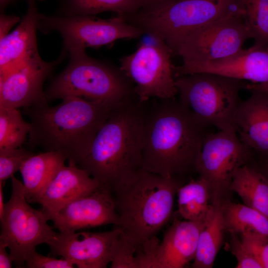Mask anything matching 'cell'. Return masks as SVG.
Masks as SVG:
<instances>
[{"label": "cell", "mask_w": 268, "mask_h": 268, "mask_svg": "<svg viewBox=\"0 0 268 268\" xmlns=\"http://www.w3.org/2000/svg\"><path fill=\"white\" fill-rule=\"evenodd\" d=\"M10 179L11 196L5 203L4 213L0 219V241L9 250L16 266L23 268L27 254L37 245L46 244L56 232L48 224L43 210L30 205L22 183L14 176Z\"/></svg>", "instance_id": "cell-11"}, {"label": "cell", "mask_w": 268, "mask_h": 268, "mask_svg": "<svg viewBox=\"0 0 268 268\" xmlns=\"http://www.w3.org/2000/svg\"><path fill=\"white\" fill-rule=\"evenodd\" d=\"M67 160L64 151H52L33 154L24 162L19 171L28 202L33 203Z\"/></svg>", "instance_id": "cell-21"}, {"label": "cell", "mask_w": 268, "mask_h": 268, "mask_svg": "<svg viewBox=\"0 0 268 268\" xmlns=\"http://www.w3.org/2000/svg\"><path fill=\"white\" fill-rule=\"evenodd\" d=\"M205 222L175 218L161 241L154 236L138 248L134 256L135 268L185 267L195 258Z\"/></svg>", "instance_id": "cell-13"}, {"label": "cell", "mask_w": 268, "mask_h": 268, "mask_svg": "<svg viewBox=\"0 0 268 268\" xmlns=\"http://www.w3.org/2000/svg\"><path fill=\"white\" fill-rule=\"evenodd\" d=\"M27 9L18 26L0 39V76L40 56L36 38L40 13L36 0H27Z\"/></svg>", "instance_id": "cell-20"}, {"label": "cell", "mask_w": 268, "mask_h": 268, "mask_svg": "<svg viewBox=\"0 0 268 268\" xmlns=\"http://www.w3.org/2000/svg\"><path fill=\"white\" fill-rule=\"evenodd\" d=\"M113 107L69 96L55 106L48 103L24 108L30 118L29 144L45 151H62L76 162L85 154Z\"/></svg>", "instance_id": "cell-3"}, {"label": "cell", "mask_w": 268, "mask_h": 268, "mask_svg": "<svg viewBox=\"0 0 268 268\" xmlns=\"http://www.w3.org/2000/svg\"><path fill=\"white\" fill-rule=\"evenodd\" d=\"M254 163L268 179V157L261 159L255 160Z\"/></svg>", "instance_id": "cell-35"}, {"label": "cell", "mask_w": 268, "mask_h": 268, "mask_svg": "<svg viewBox=\"0 0 268 268\" xmlns=\"http://www.w3.org/2000/svg\"><path fill=\"white\" fill-rule=\"evenodd\" d=\"M174 0H144V5L142 8L154 7L164 4Z\"/></svg>", "instance_id": "cell-36"}, {"label": "cell", "mask_w": 268, "mask_h": 268, "mask_svg": "<svg viewBox=\"0 0 268 268\" xmlns=\"http://www.w3.org/2000/svg\"><path fill=\"white\" fill-rule=\"evenodd\" d=\"M67 55L62 50L52 62H46L40 56L0 76V106L24 109L48 103L43 88L44 81Z\"/></svg>", "instance_id": "cell-15"}, {"label": "cell", "mask_w": 268, "mask_h": 268, "mask_svg": "<svg viewBox=\"0 0 268 268\" xmlns=\"http://www.w3.org/2000/svg\"><path fill=\"white\" fill-rule=\"evenodd\" d=\"M239 236L253 253L262 268H268V236L253 233H246Z\"/></svg>", "instance_id": "cell-31"}, {"label": "cell", "mask_w": 268, "mask_h": 268, "mask_svg": "<svg viewBox=\"0 0 268 268\" xmlns=\"http://www.w3.org/2000/svg\"><path fill=\"white\" fill-rule=\"evenodd\" d=\"M180 179L140 169L112 192L123 243L133 253L170 218Z\"/></svg>", "instance_id": "cell-4"}, {"label": "cell", "mask_w": 268, "mask_h": 268, "mask_svg": "<svg viewBox=\"0 0 268 268\" xmlns=\"http://www.w3.org/2000/svg\"><path fill=\"white\" fill-rule=\"evenodd\" d=\"M144 103L114 108L76 164L112 193L141 168Z\"/></svg>", "instance_id": "cell-2"}, {"label": "cell", "mask_w": 268, "mask_h": 268, "mask_svg": "<svg viewBox=\"0 0 268 268\" xmlns=\"http://www.w3.org/2000/svg\"><path fill=\"white\" fill-rule=\"evenodd\" d=\"M4 182H0V219L2 217L5 207V203L4 202L3 193V187Z\"/></svg>", "instance_id": "cell-38"}, {"label": "cell", "mask_w": 268, "mask_h": 268, "mask_svg": "<svg viewBox=\"0 0 268 268\" xmlns=\"http://www.w3.org/2000/svg\"><path fill=\"white\" fill-rule=\"evenodd\" d=\"M146 34L147 40L140 43L135 52L120 59L119 67L134 83L139 102L175 98L177 89L172 52L163 40Z\"/></svg>", "instance_id": "cell-9"}, {"label": "cell", "mask_w": 268, "mask_h": 268, "mask_svg": "<svg viewBox=\"0 0 268 268\" xmlns=\"http://www.w3.org/2000/svg\"><path fill=\"white\" fill-rule=\"evenodd\" d=\"M226 232L239 235L253 233L268 236V217L244 204L229 200L221 205Z\"/></svg>", "instance_id": "cell-26"}, {"label": "cell", "mask_w": 268, "mask_h": 268, "mask_svg": "<svg viewBox=\"0 0 268 268\" xmlns=\"http://www.w3.org/2000/svg\"><path fill=\"white\" fill-rule=\"evenodd\" d=\"M56 14L64 16L94 15L112 11L118 14L134 13L144 5V0H56Z\"/></svg>", "instance_id": "cell-25"}, {"label": "cell", "mask_w": 268, "mask_h": 268, "mask_svg": "<svg viewBox=\"0 0 268 268\" xmlns=\"http://www.w3.org/2000/svg\"><path fill=\"white\" fill-rule=\"evenodd\" d=\"M19 17L7 15L3 12L0 14V39L9 33V31L17 23L20 21Z\"/></svg>", "instance_id": "cell-33"}, {"label": "cell", "mask_w": 268, "mask_h": 268, "mask_svg": "<svg viewBox=\"0 0 268 268\" xmlns=\"http://www.w3.org/2000/svg\"><path fill=\"white\" fill-rule=\"evenodd\" d=\"M251 38L243 12L238 7L189 34L179 44L175 55L182 58L183 64L215 62L239 52Z\"/></svg>", "instance_id": "cell-12"}, {"label": "cell", "mask_w": 268, "mask_h": 268, "mask_svg": "<svg viewBox=\"0 0 268 268\" xmlns=\"http://www.w3.org/2000/svg\"><path fill=\"white\" fill-rule=\"evenodd\" d=\"M206 128L178 98L144 102L142 169L179 179L195 170Z\"/></svg>", "instance_id": "cell-1"}, {"label": "cell", "mask_w": 268, "mask_h": 268, "mask_svg": "<svg viewBox=\"0 0 268 268\" xmlns=\"http://www.w3.org/2000/svg\"><path fill=\"white\" fill-rule=\"evenodd\" d=\"M238 8L235 0H175L131 14L127 22L163 40L172 54L189 34Z\"/></svg>", "instance_id": "cell-6"}, {"label": "cell", "mask_w": 268, "mask_h": 268, "mask_svg": "<svg viewBox=\"0 0 268 268\" xmlns=\"http://www.w3.org/2000/svg\"><path fill=\"white\" fill-rule=\"evenodd\" d=\"M20 0H0V11L4 12L6 8Z\"/></svg>", "instance_id": "cell-39"}, {"label": "cell", "mask_w": 268, "mask_h": 268, "mask_svg": "<svg viewBox=\"0 0 268 268\" xmlns=\"http://www.w3.org/2000/svg\"><path fill=\"white\" fill-rule=\"evenodd\" d=\"M173 71L175 77L207 72L252 83L268 84V49L254 44L219 61L174 66Z\"/></svg>", "instance_id": "cell-17"}, {"label": "cell", "mask_w": 268, "mask_h": 268, "mask_svg": "<svg viewBox=\"0 0 268 268\" xmlns=\"http://www.w3.org/2000/svg\"><path fill=\"white\" fill-rule=\"evenodd\" d=\"M33 154L21 147L0 151V182H4L14 176L24 162Z\"/></svg>", "instance_id": "cell-29"}, {"label": "cell", "mask_w": 268, "mask_h": 268, "mask_svg": "<svg viewBox=\"0 0 268 268\" xmlns=\"http://www.w3.org/2000/svg\"><path fill=\"white\" fill-rule=\"evenodd\" d=\"M62 232H76L108 224L116 225L118 217L112 192L101 186L47 216Z\"/></svg>", "instance_id": "cell-16"}, {"label": "cell", "mask_w": 268, "mask_h": 268, "mask_svg": "<svg viewBox=\"0 0 268 268\" xmlns=\"http://www.w3.org/2000/svg\"><path fill=\"white\" fill-rule=\"evenodd\" d=\"M175 80L179 100L199 122L206 128L235 131L239 93L248 82L207 72L182 75Z\"/></svg>", "instance_id": "cell-7"}, {"label": "cell", "mask_w": 268, "mask_h": 268, "mask_svg": "<svg viewBox=\"0 0 268 268\" xmlns=\"http://www.w3.org/2000/svg\"><path fill=\"white\" fill-rule=\"evenodd\" d=\"M252 152L235 131H221L205 135L195 170L207 183L213 204L229 200L231 184L239 168L252 162Z\"/></svg>", "instance_id": "cell-8"}, {"label": "cell", "mask_w": 268, "mask_h": 268, "mask_svg": "<svg viewBox=\"0 0 268 268\" xmlns=\"http://www.w3.org/2000/svg\"><path fill=\"white\" fill-rule=\"evenodd\" d=\"M199 236L194 268H211L220 250L226 232L221 205L212 204Z\"/></svg>", "instance_id": "cell-23"}, {"label": "cell", "mask_w": 268, "mask_h": 268, "mask_svg": "<svg viewBox=\"0 0 268 268\" xmlns=\"http://www.w3.org/2000/svg\"><path fill=\"white\" fill-rule=\"evenodd\" d=\"M229 242L225 246L237 260L236 268H262L256 257L243 243L239 235L228 233Z\"/></svg>", "instance_id": "cell-30"}, {"label": "cell", "mask_w": 268, "mask_h": 268, "mask_svg": "<svg viewBox=\"0 0 268 268\" xmlns=\"http://www.w3.org/2000/svg\"><path fill=\"white\" fill-rule=\"evenodd\" d=\"M25 266L29 268H72L75 266L71 261L62 258L58 259L38 253L36 248L27 255Z\"/></svg>", "instance_id": "cell-32"}, {"label": "cell", "mask_w": 268, "mask_h": 268, "mask_svg": "<svg viewBox=\"0 0 268 268\" xmlns=\"http://www.w3.org/2000/svg\"><path fill=\"white\" fill-rule=\"evenodd\" d=\"M7 247L0 241V268H12L13 261L10 256V254H8L6 251Z\"/></svg>", "instance_id": "cell-34"}, {"label": "cell", "mask_w": 268, "mask_h": 268, "mask_svg": "<svg viewBox=\"0 0 268 268\" xmlns=\"http://www.w3.org/2000/svg\"><path fill=\"white\" fill-rule=\"evenodd\" d=\"M230 190L240 197L243 204L268 217V179L253 161L238 169L233 178Z\"/></svg>", "instance_id": "cell-22"}, {"label": "cell", "mask_w": 268, "mask_h": 268, "mask_svg": "<svg viewBox=\"0 0 268 268\" xmlns=\"http://www.w3.org/2000/svg\"><path fill=\"white\" fill-rule=\"evenodd\" d=\"M241 101L233 120L235 131L255 160L268 157V92L252 90Z\"/></svg>", "instance_id": "cell-18"}, {"label": "cell", "mask_w": 268, "mask_h": 268, "mask_svg": "<svg viewBox=\"0 0 268 268\" xmlns=\"http://www.w3.org/2000/svg\"><path fill=\"white\" fill-rule=\"evenodd\" d=\"M38 30L45 34L57 32L63 39V49L67 52L89 47L97 49L119 39H136L144 34L121 14L105 19L94 15L40 13Z\"/></svg>", "instance_id": "cell-10"}, {"label": "cell", "mask_w": 268, "mask_h": 268, "mask_svg": "<svg viewBox=\"0 0 268 268\" xmlns=\"http://www.w3.org/2000/svg\"><path fill=\"white\" fill-rule=\"evenodd\" d=\"M68 54V64L44 90L47 102L74 96L118 107L138 100L134 83L120 67L89 57L85 50Z\"/></svg>", "instance_id": "cell-5"}, {"label": "cell", "mask_w": 268, "mask_h": 268, "mask_svg": "<svg viewBox=\"0 0 268 268\" xmlns=\"http://www.w3.org/2000/svg\"><path fill=\"white\" fill-rule=\"evenodd\" d=\"M254 40L268 49V0H235Z\"/></svg>", "instance_id": "cell-28"}, {"label": "cell", "mask_w": 268, "mask_h": 268, "mask_svg": "<svg viewBox=\"0 0 268 268\" xmlns=\"http://www.w3.org/2000/svg\"><path fill=\"white\" fill-rule=\"evenodd\" d=\"M121 233L116 226L100 232L59 231L46 244L52 255L60 256L78 268H105L111 262Z\"/></svg>", "instance_id": "cell-14"}, {"label": "cell", "mask_w": 268, "mask_h": 268, "mask_svg": "<svg viewBox=\"0 0 268 268\" xmlns=\"http://www.w3.org/2000/svg\"><path fill=\"white\" fill-rule=\"evenodd\" d=\"M247 88L248 90H258L268 92V84L249 83Z\"/></svg>", "instance_id": "cell-37"}, {"label": "cell", "mask_w": 268, "mask_h": 268, "mask_svg": "<svg viewBox=\"0 0 268 268\" xmlns=\"http://www.w3.org/2000/svg\"><path fill=\"white\" fill-rule=\"evenodd\" d=\"M57 172L33 203L42 206L46 217L70 201L94 192L102 185L86 171L68 160Z\"/></svg>", "instance_id": "cell-19"}, {"label": "cell", "mask_w": 268, "mask_h": 268, "mask_svg": "<svg viewBox=\"0 0 268 268\" xmlns=\"http://www.w3.org/2000/svg\"><path fill=\"white\" fill-rule=\"evenodd\" d=\"M30 130L17 108L0 106V151L21 147Z\"/></svg>", "instance_id": "cell-27"}, {"label": "cell", "mask_w": 268, "mask_h": 268, "mask_svg": "<svg viewBox=\"0 0 268 268\" xmlns=\"http://www.w3.org/2000/svg\"><path fill=\"white\" fill-rule=\"evenodd\" d=\"M178 213L185 220L204 221L213 205L210 201L209 189L207 183L199 177L191 180L178 189Z\"/></svg>", "instance_id": "cell-24"}]
</instances>
